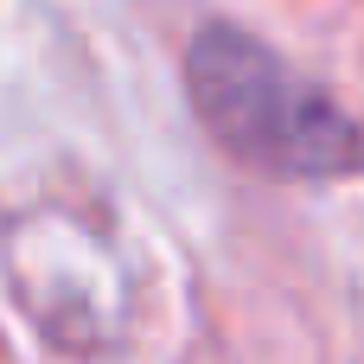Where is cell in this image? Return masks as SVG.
<instances>
[{
  "label": "cell",
  "instance_id": "6da1fadb",
  "mask_svg": "<svg viewBox=\"0 0 364 364\" xmlns=\"http://www.w3.org/2000/svg\"><path fill=\"white\" fill-rule=\"evenodd\" d=\"M186 77H192L198 122L230 160L269 179H333L364 166L358 122L339 115L326 90H314L294 64H282L250 32L205 26L192 38Z\"/></svg>",
  "mask_w": 364,
  "mask_h": 364
}]
</instances>
